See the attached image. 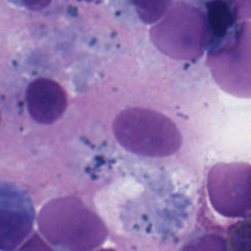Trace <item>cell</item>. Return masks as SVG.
<instances>
[{
  "label": "cell",
  "mask_w": 251,
  "mask_h": 251,
  "mask_svg": "<svg viewBox=\"0 0 251 251\" xmlns=\"http://www.w3.org/2000/svg\"><path fill=\"white\" fill-rule=\"evenodd\" d=\"M41 234L58 251H92L108 238L104 222L75 196L54 199L39 211Z\"/></svg>",
  "instance_id": "1"
},
{
  "label": "cell",
  "mask_w": 251,
  "mask_h": 251,
  "mask_svg": "<svg viewBox=\"0 0 251 251\" xmlns=\"http://www.w3.org/2000/svg\"><path fill=\"white\" fill-rule=\"evenodd\" d=\"M203 0H176L150 31L152 43L176 60L193 61L210 47L211 34Z\"/></svg>",
  "instance_id": "2"
},
{
  "label": "cell",
  "mask_w": 251,
  "mask_h": 251,
  "mask_svg": "<svg viewBox=\"0 0 251 251\" xmlns=\"http://www.w3.org/2000/svg\"><path fill=\"white\" fill-rule=\"evenodd\" d=\"M113 131L126 151L151 158L172 156L183 142L180 131L168 117L145 108H130L120 113Z\"/></svg>",
  "instance_id": "3"
},
{
  "label": "cell",
  "mask_w": 251,
  "mask_h": 251,
  "mask_svg": "<svg viewBox=\"0 0 251 251\" xmlns=\"http://www.w3.org/2000/svg\"><path fill=\"white\" fill-rule=\"evenodd\" d=\"M207 65L225 92L251 98V21L237 24L222 41L208 49Z\"/></svg>",
  "instance_id": "4"
},
{
  "label": "cell",
  "mask_w": 251,
  "mask_h": 251,
  "mask_svg": "<svg viewBox=\"0 0 251 251\" xmlns=\"http://www.w3.org/2000/svg\"><path fill=\"white\" fill-rule=\"evenodd\" d=\"M207 191L216 212L228 218H244L251 212V164L217 163L208 172Z\"/></svg>",
  "instance_id": "5"
},
{
  "label": "cell",
  "mask_w": 251,
  "mask_h": 251,
  "mask_svg": "<svg viewBox=\"0 0 251 251\" xmlns=\"http://www.w3.org/2000/svg\"><path fill=\"white\" fill-rule=\"evenodd\" d=\"M36 212L26 190L0 183V251H15L33 229Z\"/></svg>",
  "instance_id": "6"
},
{
  "label": "cell",
  "mask_w": 251,
  "mask_h": 251,
  "mask_svg": "<svg viewBox=\"0 0 251 251\" xmlns=\"http://www.w3.org/2000/svg\"><path fill=\"white\" fill-rule=\"evenodd\" d=\"M26 103L34 122L49 125L60 119L68 108V96L64 88L50 78H36L26 91Z\"/></svg>",
  "instance_id": "7"
},
{
  "label": "cell",
  "mask_w": 251,
  "mask_h": 251,
  "mask_svg": "<svg viewBox=\"0 0 251 251\" xmlns=\"http://www.w3.org/2000/svg\"><path fill=\"white\" fill-rule=\"evenodd\" d=\"M205 10L211 34L210 49L229 33L230 29L238 24V17L228 0H207L205 2Z\"/></svg>",
  "instance_id": "8"
},
{
  "label": "cell",
  "mask_w": 251,
  "mask_h": 251,
  "mask_svg": "<svg viewBox=\"0 0 251 251\" xmlns=\"http://www.w3.org/2000/svg\"><path fill=\"white\" fill-rule=\"evenodd\" d=\"M176 0H130L144 24H157L168 12Z\"/></svg>",
  "instance_id": "9"
},
{
  "label": "cell",
  "mask_w": 251,
  "mask_h": 251,
  "mask_svg": "<svg viewBox=\"0 0 251 251\" xmlns=\"http://www.w3.org/2000/svg\"><path fill=\"white\" fill-rule=\"evenodd\" d=\"M228 251H251V215L238 221L228 229Z\"/></svg>",
  "instance_id": "10"
},
{
  "label": "cell",
  "mask_w": 251,
  "mask_h": 251,
  "mask_svg": "<svg viewBox=\"0 0 251 251\" xmlns=\"http://www.w3.org/2000/svg\"><path fill=\"white\" fill-rule=\"evenodd\" d=\"M180 251H228L227 240L220 234H205L189 242Z\"/></svg>",
  "instance_id": "11"
},
{
  "label": "cell",
  "mask_w": 251,
  "mask_h": 251,
  "mask_svg": "<svg viewBox=\"0 0 251 251\" xmlns=\"http://www.w3.org/2000/svg\"><path fill=\"white\" fill-rule=\"evenodd\" d=\"M15 251H55L49 244H47L41 235L34 233L27 240H25Z\"/></svg>",
  "instance_id": "12"
},
{
  "label": "cell",
  "mask_w": 251,
  "mask_h": 251,
  "mask_svg": "<svg viewBox=\"0 0 251 251\" xmlns=\"http://www.w3.org/2000/svg\"><path fill=\"white\" fill-rule=\"evenodd\" d=\"M16 6L24 7L29 11H42L51 4L53 0H9Z\"/></svg>",
  "instance_id": "13"
},
{
  "label": "cell",
  "mask_w": 251,
  "mask_h": 251,
  "mask_svg": "<svg viewBox=\"0 0 251 251\" xmlns=\"http://www.w3.org/2000/svg\"><path fill=\"white\" fill-rule=\"evenodd\" d=\"M232 4L238 20L251 19V0H228Z\"/></svg>",
  "instance_id": "14"
},
{
  "label": "cell",
  "mask_w": 251,
  "mask_h": 251,
  "mask_svg": "<svg viewBox=\"0 0 251 251\" xmlns=\"http://www.w3.org/2000/svg\"><path fill=\"white\" fill-rule=\"evenodd\" d=\"M92 251H117V250L112 249V248H109V249H98V250H92Z\"/></svg>",
  "instance_id": "15"
},
{
  "label": "cell",
  "mask_w": 251,
  "mask_h": 251,
  "mask_svg": "<svg viewBox=\"0 0 251 251\" xmlns=\"http://www.w3.org/2000/svg\"><path fill=\"white\" fill-rule=\"evenodd\" d=\"M203 1H207V0H203Z\"/></svg>",
  "instance_id": "16"
},
{
  "label": "cell",
  "mask_w": 251,
  "mask_h": 251,
  "mask_svg": "<svg viewBox=\"0 0 251 251\" xmlns=\"http://www.w3.org/2000/svg\"><path fill=\"white\" fill-rule=\"evenodd\" d=\"M0 119H1V117H0Z\"/></svg>",
  "instance_id": "17"
}]
</instances>
